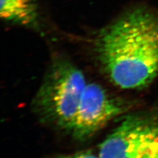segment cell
Wrapping results in <instances>:
<instances>
[{
    "instance_id": "3957f363",
    "label": "cell",
    "mask_w": 158,
    "mask_h": 158,
    "mask_svg": "<svg viewBox=\"0 0 158 158\" xmlns=\"http://www.w3.org/2000/svg\"><path fill=\"white\" fill-rule=\"evenodd\" d=\"M100 158H158V117H127L100 146Z\"/></svg>"
},
{
    "instance_id": "277c9868",
    "label": "cell",
    "mask_w": 158,
    "mask_h": 158,
    "mask_svg": "<svg viewBox=\"0 0 158 158\" xmlns=\"http://www.w3.org/2000/svg\"><path fill=\"white\" fill-rule=\"evenodd\" d=\"M124 111L120 102L98 84L86 85L70 131L78 139H85Z\"/></svg>"
},
{
    "instance_id": "5b68a950",
    "label": "cell",
    "mask_w": 158,
    "mask_h": 158,
    "mask_svg": "<svg viewBox=\"0 0 158 158\" xmlns=\"http://www.w3.org/2000/svg\"><path fill=\"white\" fill-rule=\"evenodd\" d=\"M0 15L7 22L36 27L39 17L36 0H1Z\"/></svg>"
},
{
    "instance_id": "7a4b0ae2",
    "label": "cell",
    "mask_w": 158,
    "mask_h": 158,
    "mask_svg": "<svg viewBox=\"0 0 158 158\" xmlns=\"http://www.w3.org/2000/svg\"><path fill=\"white\" fill-rule=\"evenodd\" d=\"M86 86L82 71L65 59L54 62L34 100L38 115L49 125L70 131Z\"/></svg>"
},
{
    "instance_id": "8992f818",
    "label": "cell",
    "mask_w": 158,
    "mask_h": 158,
    "mask_svg": "<svg viewBox=\"0 0 158 158\" xmlns=\"http://www.w3.org/2000/svg\"><path fill=\"white\" fill-rule=\"evenodd\" d=\"M62 158H100V157H96V156L92 154V153H90V152H83V153H79V154H77L75 155L64 157Z\"/></svg>"
},
{
    "instance_id": "6da1fadb",
    "label": "cell",
    "mask_w": 158,
    "mask_h": 158,
    "mask_svg": "<svg viewBox=\"0 0 158 158\" xmlns=\"http://www.w3.org/2000/svg\"><path fill=\"white\" fill-rule=\"evenodd\" d=\"M95 48L115 85L148 86L158 76V15L144 7L131 10L99 33Z\"/></svg>"
}]
</instances>
